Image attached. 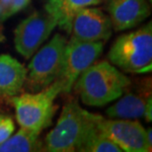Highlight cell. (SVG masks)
Returning <instances> with one entry per match:
<instances>
[{
  "label": "cell",
  "instance_id": "obj_1",
  "mask_svg": "<svg viewBox=\"0 0 152 152\" xmlns=\"http://www.w3.org/2000/svg\"><path fill=\"white\" fill-rule=\"evenodd\" d=\"M132 85L127 76L108 61H100L79 75L72 89L90 107H103L118 99Z\"/></svg>",
  "mask_w": 152,
  "mask_h": 152
},
{
  "label": "cell",
  "instance_id": "obj_2",
  "mask_svg": "<svg viewBox=\"0 0 152 152\" xmlns=\"http://www.w3.org/2000/svg\"><path fill=\"white\" fill-rule=\"evenodd\" d=\"M110 63L124 72L142 73L151 70L152 23L120 36L108 53Z\"/></svg>",
  "mask_w": 152,
  "mask_h": 152
},
{
  "label": "cell",
  "instance_id": "obj_3",
  "mask_svg": "<svg viewBox=\"0 0 152 152\" xmlns=\"http://www.w3.org/2000/svg\"><path fill=\"white\" fill-rule=\"evenodd\" d=\"M59 94H61V89L53 81L39 92L10 97L9 101L16 110V118L20 126L41 133L42 129L51 126L57 109L53 102Z\"/></svg>",
  "mask_w": 152,
  "mask_h": 152
},
{
  "label": "cell",
  "instance_id": "obj_4",
  "mask_svg": "<svg viewBox=\"0 0 152 152\" xmlns=\"http://www.w3.org/2000/svg\"><path fill=\"white\" fill-rule=\"evenodd\" d=\"M90 112L82 109L75 100L63 106L56 126L45 138V151H77L84 134Z\"/></svg>",
  "mask_w": 152,
  "mask_h": 152
},
{
  "label": "cell",
  "instance_id": "obj_5",
  "mask_svg": "<svg viewBox=\"0 0 152 152\" xmlns=\"http://www.w3.org/2000/svg\"><path fill=\"white\" fill-rule=\"evenodd\" d=\"M67 39L56 33L32 58L24 86L29 92L44 90L53 83L61 71Z\"/></svg>",
  "mask_w": 152,
  "mask_h": 152
},
{
  "label": "cell",
  "instance_id": "obj_6",
  "mask_svg": "<svg viewBox=\"0 0 152 152\" xmlns=\"http://www.w3.org/2000/svg\"><path fill=\"white\" fill-rule=\"evenodd\" d=\"M104 42H82L74 38L67 41L61 71L56 80L61 93L71 92L75 81L85 69L92 65L104 50Z\"/></svg>",
  "mask_w": 152,
  "mask_h": 152
},
{
  "label": "cell",
  "instance_id": "obj_7",
  "mask_svg": "<svg viewBox=\"0 0 152 152\" xmlns=\"http://www.w3.org/2000/svg\"><path fill=\"white\" fill-rule=\"evenodd\" d=\"M56 26V21L45 11V13L34 12L14 30L16 50L26 59L32 57L48 39Z\"/></svg>",
  "mask_w": 152,
  "mask_h": 152
},
{
  "label": "cell",
  "instance_id": "obj_8",
  "mask_svg": "<svg viewBox=\"0 0 152 152\" xmlns=\"http://www.w3.org/2000/svg\"><path fill=\"white\" fill-rule=\"evenodd\" d=\"M99 126L113 140L126 152H149L152 149L146 142V129L137 121L127 118L107 120L100 115Z\"/></svg>",
  "mask_w": 152,
  "mask_h": 152
},
{
  "label": "cell",
  "instance_id": "obj_9",
  "mask_svg": "<svg viewBox=\"0 0 152 152\" xmlns=\"http://www.w3.org/2000/svg\"><path fill=\"white\" fill-rule=\"evenodd\" d=\"M113 25L110 17L98 7L77 11L71 24V37L82 42H106L111 38Z\"/></svg>",
  "mask_w": 152,
  "mask_h": 152
},
{
  "label": "cell",
  "instance_id": "obj_10",
  "mask_svg": "<svg viewBox=\"0 0 152 152\" xmlns=\"http://www.w3.org/2000/svg\"><path fill=\"white\" fill-rule=\"evenodd\" d=\"M105 8L117 32L134 28L150 15L148 0H107Z\"/></svg>",
  "mask_w": 152,
  "mask_h": 152
},
{
  "label": "cell",
  "instance_id": "obj_11",
  "mask_svg": "<svg viewBox=\"0 0 152 152\" xmlns=\"http://www.w3.org/2000/svg\"><path fill=\"white\" fill-rule=\"evenodd\" d=\"M27 69L9 54L0 56V98L18 95L25 85Z\"/></svg>",
  "mask_w": 152,
  "mask_h": 152
},
{
  "label": "cell",
  "instance_id": "obj_12",
  "mask_svg": "<svg viewBox=\"0 0 152 152\" xmlns=\"http://www.w3.org/2000/svg\"><path fill=\"white\" fill-rule=\"evenodd\" d=\"M45 11L56 21L57 26L69 35L74 15L82 8L96 6L105 0H42Z\"/></svg>",
  "mask_w": 152,
  "mask_h": 152
},
{
  "label": "cell",
  "instance_id": "obj_13",
  "mask_svg": "<svg viewBox=\"0 0 152 152\" xmlns=\"http://www.w3.org/2000/svg\"><path fill=\"white\" fill-rule=\"evenodd\" d=\"M101 115L90 113L84 134L82 136L79 152H123L121 148L99 126Z\"/></svg>",
  "mask_w": 152,
  "mask_h": 152
},
{
  "label": "cell",
  "instance_id": "obj_14",
  "mask_svg": "<svg viewBox=\"0 0 152 152\" xmlns=\"http://www.w3.org/2000/svg\"><path fill=\"white\" fill-rule=\"evenodd\" d=\"M117 103L106 110V114L111 118H138L144 115L147 102L151 99V92L136 94L132 91L124 92Z\"/></svg>",
  "mask_w": 152,
  "mask_h": 152
},
{
  "label": "cell",
  "instance_id": "obj_15",
  "mask_svg": "<svg viewBox=\"0 0 152 152\" xmlns=\"http://www.w3.org/2000/svg\"><path fill=\"white\" fill-rule=\"evenodd\" d=\"M45 151L39 140V133L21 127L18 132L0 143V152H37Z\"/></svg>",
  "mask_w": 152,
  "mask_h": 152
},
{
  "label": "cell",
  "instance_id": "obj_16",
  "mask_svg": "<svg viewBox=\"0 0 152 152\" xmlns=\"http://www.w3.org/2000/svg\"><path fill=\"white\" fill-rule=\"evenodd\" d=\"M15 130V124L11 117L0 114V143L10 137Z\"/></svg>",
  "mask_w": 152,
  "mask_h": 152
},
{
  "label": "cell",
  "instance_id": "obj_17",
  "mask_svg": "<svg viewBox=\"0 0 152 152\" xmlns=\"http://www.w3.org/2000/svg\"><path fill=\"white\" fill-rule=\"evenodd\" d=\"M30 2H31V0H11L10 7H9L7 13H6V19H8L12 15L25 9L29 5Z\"/></svg>",
  "mask_w": 152,
  "mask_h": 152
},
{
  "label": "cell",
  "instance_id": "obj_18",
  "mask_svg": "<svg viewBox=\"0 0 152 152\" xmlns=\"http://www.w3.org/2000/svg\"><path fill=\"white\" fill-rule=\"evenodd\" d=\"M151 134H152V129H151V127H148V129H146V133H145V137H146V142H147L148 146H149L150 148H152Z\"/></svg>",
  "mask_w": 152,
  "mask_h": 152
},
{
  "label": "cell",
  "instance_id": "obj_19",
  "mask_svg": "<svg viewBox=\"0 0 152 152\" xmlns=\"http://www.w3.org/2000/svg\"><path fill=\"white\" fill-rule=\"evenodd\" d=\"M1 23H2V22L0 21V44L4 42V39H5L4 35H3V33H2V26H1Z\"/></svg>",
  "mask_w": 152,
  "mask_h": 152
},
{
  "label": "cell",
  "instance_id": "obj_20",
  "mask_svg": "<svg viewBox=\"0 0 152 152\" xmlns=\"http://www.w3.org/2000/svg\"><path fill=\"white\" fill-rule=\"evenodd\" d=\"M148 1H149V3H151V2H152V0H148Z\"/></svg>",
  "mask_w": 152,
  "mask_h": 152
}]
</instances>
